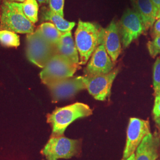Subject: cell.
<instances>
[{
	"label": "cell",
	"instance_id": "29",
	"mask_svg": "<svg viewBox=\"0 0 160 160\" xmlns=\"http://www.w3.org/2000/svg\"><path fill=\"white\" fill-rule=\"evenodd\" d=\"M8 1L10 2H23L24 1H25L26 0H8Z\"/></svg>",
	"mask_w": 160,
	"mask_h": 160
},
{
	"label": "cell",
	"instance_id": "24",
	"mask_svg": "<svg viewBox=\"0 0 160 160\" xmlns=\"http://www.w3.org/2000/svg\"><path fill=\"white\" fill-rule=\"evenodd\" d=\"M152 34L153 38L160 36V18L157 20V21L155 22Z\"/></svg>",
	"mask_w": 160,
	"mask_h": 160
},
{
	"label": "cell",
	"instance_id": "2",
	"mask_svg": "<svg viewBox=\"0 0 160 160\" xmlns=\"http://www.w3.org/2000/svg\"><path fill=\"white\" fill-rule=\"evenodd\" d=\"M34 25L24 14L22 3L5 1L0 10V30L21 34L34 32Z\"/></svg>",
	"mask_w": 160,
	"mask_h": 160
},
{
	"label": "cell",
	"instance_id": "23",
	"mask_svg": "<svg viewBox=\"0 0 160 160\" xmlns=\"http://www.w3.org/2000/svg\"><path fill=\"white\" fill-rule=\"evenodd\" d=\"M154 106L153 108V114L154 118H160V92L155 94Z\"/></svg>",
	"mask_w": 160,
	"mask_h": 160
},
{
	"label": "cell",
	"instance_id": "20",
	"mask_svg": "<svg viewBox=\"0 0 160 160\" xmlns=\"http://www.w3.org/2000/svg\"><path fill=\"white\" fill-rule=\"evenodd\" d=\"M153 87L155 94L160 92V57L157 58L153 68Z\"/></svg>",
	"mask_w": 160,
	"mask_h": 160
},
{
	"label": "cell",
	"instance_id": "19",
	"mask_svg": "<svg viewBox=\"0 0 160 160\" xmlns=\"http://www.w3.org/2000/svg\"><path fill=\"white\" fill-rule=\"evenodd\" d=\"M0 43L6 47H18L20 38L16 33L8 30H0Z\"/></svg>",
	"mask_w": 160,
	"mask_h": 160
},
{
	"label": "cell",
	"instance_id": "16",
	"mask_svg": "<svg viewBox=\"0 0 160 160\" xmlns=\"http://www.w3.org/2000/svg\"><path fill=\"white\" fill-rule=\"evenodd\" d=\"M42 18L43 20L49 21L53 23L62 33L71 32L75 25V22L65 20L63 17L52 12L51 10H46L43 13Z\"/></svg>",
	"mask_w": 160,
	"mask_h": 160
},
{
	"label": "cell",
	"instance_id": "27",
	"mask_svg": "<svg viewBox=\"0 0 160 160\" xmlns=\"http://www.w3.org/2000/svg\"><path fill=\"white\" fill-rule=\"evenodd\" d=\"M154 119L157 125L160 128V118H155Z\"/></svg>",
	"mask_w": 160,
	"mask_h": 160
},
{
	"label": "cell",
	"instance_id": "22",
	"mask_svg": "<svg viewBox=\"0 0 160 160\" xmlns=\"http://www.w3.org/2000/svg\"><path fill=\"white\" fill-rule=\"evenodd\" d=\"M49 4L52 12L63 17L64 0H49Z\"/></svg>",
	"mask_w": 160,
	"mask_h": 160
},
{
	"label": "cell",
	"instance_id": "14",
	"mask_svg": "<svg viewBox=\"0 0 160 160\" xmlns=\"http://www.w3.org/2000/svg\"><path fill=\"white\" fill-rule=\"evenodd\" d=\"M133 10L141 18L146 30L157 20V11L151 0H131Z\"/></svg>",
	"mask_w": 160,
	"mask_h": 160
},
{
	"label": "cell",
	"instance_id": "30",
	"mask_svg": "<svg viewBox=\"0 0 160 160\" xmlns=\"http://www.w3.org/2000/svg\"><path fill=\"white\" fill-rule=\"evenodd\" d=\"M2 1H8V0H2Z\"/></svg>",
	"mask_w": 160,
	"mask_h": 160
},
{
	"label": "cell",
	"instance_id": "6",
	"mask_svg": "<svg viewBox=\"0 0 160 160\" xmlns=\"http://www.w3.org/2000/svg\"><path fill=\"white\" fill-rule=\"evenodd\" d=\"M79 140L61 136H51L41 153L47 160L69 159L79 152Z\"/></svg>",
	"mask_w": 160,
	"mask_h": 160
},
{
	"label": "cell",
	"instance_id": "7",
	"mask_svg": "<svg viewBox=\"0 0 160 160\" xmlns=\"http://www.w3.org/2000/svg\"><path fill=\"white\" fill-rule=\"evenodd\" d=\"M119 29L124 48L129 46L133 40L146 30L141 18L131 8H128L124 12L119 24Z\"/></svg>",
	"mask_w": 160,
	"mask_h": 160
},
{
	"label": "cell",
	"instance_id": "28",
	"mask_svg": "<svg viewBox=\"0 0 160 160\" xmlns=\"http://www.w3.org/2000/svg\"><path fill=\"white\" fill-rule=\"evenodd\" d=\"M39 2V3L40 4H47L49 2V0H36Z\"/></svg>",
	"mask_w": 160,
	"mask_h": 160
},
{
	"label": "cell",
	"instance_id": "1",
	"mask_svg": "<svg viewBox=\"0 0 160 160\" xmlns=\"http://www.w3.org/2000/svg\"><path fill=\"white\" fill-rule=\"evenodd\" d=\"M75 38L80 65H85L97 47L104 43V29L97 23L80 20Z\"/></svg>",
	"mask_w": 160,
	"mask_h": 160
},
{
	"label": "cell",
	"instance_id": "9",
	"mask_svg": "<svg viewBox=\"0 0 160 160\" xmlns=\"http://www.w3.org/2000/svg\"><path fill=\"white\" fill-rule=\"evenodd\" d=\"M150 133V126L148 120L135 118H131L127 130V139L123 152V159L128 158L135 153L143 138Z\"/></svg>",
	"mask_w": 160,
	"mask_h": 160
},
{
	"label": "cell",
	"instance_id": "12",
	"mask_svg": "<svg viewBox=\"0 0 160 160\" xmlns=\"http://www.w3.org/2000/svg\"><path fill=\"white\" fill-rule=\"evenodd\" d=\"M104 45L112 62H115L120 54L122 46L119 25L114 20L104 29Z\"/></svg>",
	"mask_w": 160,
	"mask_h": 160
},
{
	"label": "cell",
	"instance_id": "25",
	"mask_svg": "<svg viewBox=\"0 0 160 160\" xmlns=\"http://www.w3.org/2000/svg\"><path fill=\"white\" fill-rule=\"evenodd\" d=\"M157 11V20L160 18V0H151Z\"/></svg>",
	"mask_w": 160,
	"mask_h": 160
},
{
	"label": "cell",
	"instance_id": "26",
	"mask_svg": "<svg viewBox=\"0 0 160 160\" xmlns=\"http://www.w3.org/2000/svg\"><path fill=\"white\" fill-rule=\"evenodd\" d=\"M122 160H135V154L133 153V154H132L129 157H128V158L126 159H123Z\"/></svg>",
	"mask_w": 160,
	"mask_h": 160
},
{
	"label": "cell",
	"instance_id": "4",
	"mask_svg": "<svg viewBox=\"0 0 160 160\" xmlns=\"http://www.w3.org/2000/svg\"><path fill=\"white\" fill-rule=\"evenodd\" d=\"M57 53L56 45L46 40L38 29L27 34L26 56L36 66L43 68Z\"/></svg>",
	"mask_w": 160,
	"mask_h": 160
},
{
	"label": "cell",
	"instance_id": "17",
	"mask_svg": "<svg viewBox=\"0 0 160 160\" xmlns=\"http://www.w3.org/2000/svg\"><path fill=\"white\" fill-rule=\"evenodd\" d=\"M38 30L46 40L55 45H56L62 34L51 22L42 23Z\"/></svg>",
	"mask_w": 160,
	"mask_h": 160
},
{
	"label": "cell",
	"instance_id": "8",
	"mask_svg": "<svg viewBox=\"0 0 160 160\" xmlns=\"http://www.w3.org/2000/svg\"><path fill=\"white\" fill-rule=\"evenodd\" d=\"M119 72V69L112 70L108 74L83 77L86 88L95 99L104 101L110 94L112 86Z\"/></svg>",
	"mask_w": 160,
	"mask_h": 160
},
{
	"label": "cell",
	"instance_id": "18",
	"mask_svg": "<svg viewBox=\"0 0 160 160\" xmlns=\"http://www.w3.org/2000/svg\"><path fill=\"white\" fill-rule=\"evenodd\" d=\"M22 8L24 14L32 23L38 22L39 5L36 0H26L22 3Z\"/></svg>",
	"mask_w": 160,
	"mask_h": 160
},
{
	"label": "cell",
	"instance_id": "13",
	"mask_svg": "<svg viewBox=\"0 0 160 160\" xmlns=\"http://www.w3.org/2000/svg\"><path fill=\"white\" fill-rule=\"evenodd\" d=\"M160 138L151 133L144 138L138 147L135 160H156L158 157Z\"/></svg>",
	"mask_w": 160,
	"mask_h": 160
},
{
	"label": "cell",
	"instance_id": "11",
	"mask_svg": "<svg viewBox=\"0 0 160 160\" xmlns=\"http://www.w3.org/2000/svg\"><path fill=\"white\" fill-rule=\"evenodd\" d=\"M113 68V62L106 50L104 43L92 53L91 59L84 70L86 77L108 74Z\"/></svg>",
	"mask_w": 160,
	"mask_h": 160
},
{
	"label": "cell",
	"instance_id": "31",
	"mask_svg": "<svg viewBox=\"0 0 160 160\" xmlns=\"http://www.w3.org/2000/svg\"><path fill=\"white\" fill-rule=\"evenodd\" d=\"M1 1H2V0H0V2H1Z\"/></svg>",
	"mask_w": 160,
	"mask_h": 160
},
{
	"label": "cell",
	"instance_id": "21",
	"mask_svg": "<svg viewBox=\"0 0 160 160\" xmlns=\"http://www.w3.org/2000/svg\"><path fill=\"white\" fill-rule=\"evenodd\" d=\"M147 46L149 53L152 57L160 55V36H156L152 40L149 41Z\"/></svg>",
	"mask_w": 160,
	"mask_h": 160
},
{
	"label": "cell",
	"instance_id": "10",
	"mask_svg": "<svg viewBox=\"0 0 160 160\" xmlns=\"http://www.w3.org/2000/svg\"><path fill=\"white\" fill-rule=\"evenodd\" d=\"M53 102H58L61 100L72 97L77 92L85 90L86 86L83 77H71L48 86Z\"/></svg>",
	"mask_w": 160,
	"mask_h": 160
},
{
	"label": "cell",
	"instance_id": "3",
	"mask_svg": "<svg viewBox=\"0 0 160 160\" xmlns=\"http://www.w3.org/2000/svg\"><path fill=\"white\" fill-rule=\"evenodd\" d=\"M92 114V109L84 103H75L57 108L51 114L48 115L47 121L52 127V136L63 135L66 129L74 121Z\"/></svg>",
	"mask_w": 160,
	"mask_h": 160
},
{
	"label": "cell",
	"instance_id": "5",
	"mask_svg": "<svg viewBox=\"0 0 160 160\" xmlns=\"http://www.w3.org/2000/svg\"><path fill=\"white\" fill-rule=\"evenodd\" d=\"M78 68V64L72 62L68 58L57 53L43 68L40 77L42 82L48 86L72 77Z\"/></svg>",
	"mask_w": 160,
	"mask_h": 160
},
{
	"label": "cell",
	"instance_id": "15",
	"mask_svg": "<svg viewBox=\"0 0 160 160\" xmlns=\"http://www.w3.org/2000/svg\"><path fill=\"white\" fill-rule=\"evenodd\" d=\"M57 52L72 62L80 65V57L71 32L62 33L56 44Z\"/></svg>",
	"mask_w": 160,
	"mask_h": 160
}]
</instances>
